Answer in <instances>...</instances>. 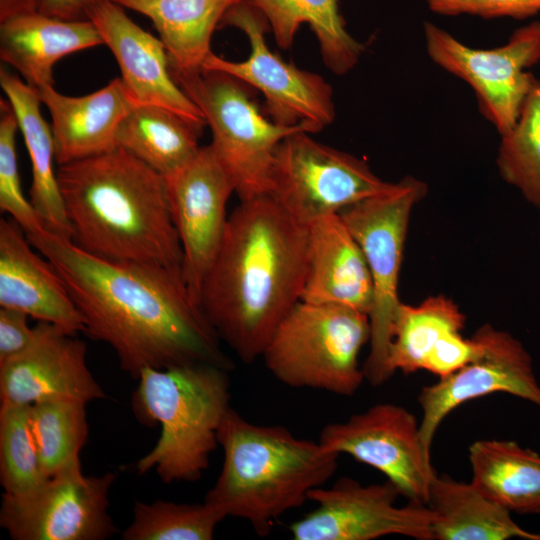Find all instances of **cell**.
<instances>
[{
    "label": "cell",
    "instance_id": "6da1fadb",
    "mask_svg": "<svg viewBox=\"0 0 540 540\" xmlns=\"http://www.w3.org/2000/svg\"><path fill=\"white\" fill-rule=\"evenodd\" d=\"M27 238L64 281L84 318V332L110 345L133 379L147 368H232L201 308L170 271L100 259L47 231Z\"/></svg>",
    "mask_w": 540,
    "mask_h": 540
},
{
    "label": "cell",
    "instance_id": "7a4b0ae2",
    "mask_svg": "<svg viewBox=\"0 0 540 540\" xmlns=\"http://www.w3.org/2000/svg\"><path fill=\"white\" fill-rule=\"evenodd\" d=\"M308 227L269 195L240 203L229 214L219 253L200 293V308L244 363L260 358L273 333L301 301Z\"/></svg>",
    "mask_w": 540,
    "mask_h": 540
},
{
    "label": "cell",
    "instance_id": "3957f363",
    "mask_svg": "<svg viewBox=\"0 0 540 540\" xmlns=\"http://www.w3.org/2000/svg\"><path fill=\"white\" fill-rule=\"evenodd\" d=\"M56 171L77 247L107 261L162 267L182 280V248L161 174L119 147Z\"/></svg>",
    "mask_w": 540,
    "mask_h": 540
},
{
    "label": "cell",
    "instance_id": "277c9868",
    "mask_svg": "<svg viewBox=\"0 0 540 540\" xmlns=\"http://www.w3.org/2000/svg\"><path fill=\"white\" fill-rule=\"evenodd\" d=\"M218 443L223 465L204 501L226 517L247 521L260 536L324 486L340 456L283 426L249 422L232 408L220 425Z\"/></svg>",
    "mask_w": 540,
    "mask_h": 540
},
{
    "label": "cell",
    "instance_id": "5b68a950",
    "mask_svg": "<svg viewBox=\"0 0 540 540\" xmlns=\"http://www.w3.org/2000/svg\"><path fill=\"white\" fill-rule=\"evenodd\" d=\"M228 371L210 363H193L141 372L132 394V411L143 425L159 424L161 434L137 462L139 474L155 469L167 484L201 478L231 408Z\"/></svg>",
    "mask_w": 540,
    "mask_h": 540
},
{
    "label": "cell",
    "instance_id": "8992f818",
    "mask_svg": "<svg viewBox=\"0 0 540 540\" xmlns=\"http://www.w3.org/2000/svg\"><path fill=\"white\" fill-rule=\"evenodd\" d=\"M370 337L368 314L301 300L279 324L261 357L286 386L351 396L365 379L358 357Z\"/></svg>",
    "mask_w": 540,
    "mask_h": 540
},
{
    "label": "cell",
    "instance_id": "52a82bcc",
    "mask_svg": "<svg viewBox=\"0 0 540 540\" xmlns=\"http://www.w3.org/2000/svg\"><path fill=\"white\" fill-rule=\"evenodd\" d=\"M172 76L203 114L212 133L210 146L230 176L239 201L268 194L279 143L293 133L310 130L269 120L247 85L222 71Z\"/></svg>",
    "mask_w": 540,
    "mask_h": 540
},
{
    "label": "cell",
    "instance_id": "ba28073f",
    "mask_svg": "<svg viewBox=\"0 0 540 540\" xmlns=\"http://www.w3.org/2000/svg\"><path fill=\"white\" fill-rule=\"evenodd\" d=\"M426 190L424 182L406 176L386 191L339 212L363 252L372 280L370 351L362 368L365 379L373 386L391 377L387 355L401 304L398 281L404 243L411 210Z\"/></svg>",
    "mask_w": 540,
    "mask_h": 540
},
{
    "label": "cell",
    "instance_id": "9c48e42d",
    "mask_svg": "<svg viewBox=\"0 0 540 540\" xmlns=\"http://www.w3.org/2000/svg\"><path fill=\"white\" fill-rule=\"evenodd\" d=\"M307 131L285 137L271 170L269 195L295 221L309 227L389 189L362 159L313 139Z\"/></svg>",
    "mask_w": 540,
    "mask_h": 540
},
{
    "label": "cell",
    "instance_id": "30bf717a",
    "mask_svg": "<svg viewBox=\"0 0 540 540\" xmlns=\"http://www.w3.org/2000/svg\"><path fill=\"white\" fill-rule=\"evenodd\" d=\"M231 26L248 38L250 54L243 61L226 60L213 52L202 70L227 73L258 89L265 98L270 119L284 126L305 125L318 133L336 117L331 85L319 74L298 68L270 50L269 24L250 0H237L224 14L219 27Z\"/></svg>",
    "mask_w": 540,
    "mask_h": 540
},
{
    "label": "cell",
    "instance_id": "8fae6325",
    "mask_svg": "<svg viewBox=\"0 0 540 540\" xmlns=\"http://www.w3.org/2000/svg\"><path fill=\"white\" fill-rule=\"evenodd\" d=\"M423 30L430 59L465 81L482 116L500 135L506 133L537 80L527 69L540 61V21L516 29L504 45L492 49L469 47L431 22Z\"/></svg>",
    "mask_w": 540,
    "mask_h": 540
},
{
    "label": "cell",
    "instance_id": "7c38bea8",
    "mask_svg": "<svg viewBox=\"0 0 540 540\" xmlns=\"http://www.w3.org/2000/svg\"><path fill=\"white\" fill-rule=\"evenodd\" d=\"M115 478L85 476L81 463L64 468L29 494H3L0 525L13 540L107 539L117 532L108 512Z\"/></svg>",
    "mask_w": 540,
    "mask_h": 540
},
{
    "label": "cell",
    "instance_id": "4fadbf2b",
    "mask_svg": "<svg viewBox=\"0 0 540 540\" xmlns=\"http://www.w3.org/2000/svg\"><path fill=\"white\" fill-rule=\"evenodd\" d=\"M401 495L390 482L363 485L339 478L330 487L310 491L311 512L289 527L295 540H372L402 535L432 540V512L427 505L410 502L397 506Z\"/></svg>",
    "mask_w": 540,
    "mask_h": 540
},
{
    "label": "cell",
    "instance_id": "5bb4252c",
    "mask_svg": "<svg viewBox=\"0 0 540 540\" xmlns=\"http://www.w3.org/2000/svg\"><path fill=\"white\" fill-rule=\"evenodd\" d=\"M329 451L348 454L382 474L410 502L426 505L435 471L406 408L379 403L342 422L324 426L318 440Z\"/></svg>",
    "mask_w": 540,
    "mask_h": 540
},
{
    "label": "cell",
    "instance_id": "9a60e30c",
    "mask_svg": "<svg viewBox=\"0 0 540 540\" xmlns=\"http://www.w3.org/2000/svg\"><path fill=\"white\" fill-rule=\"evenodd\" d=\"M164 178L182 248V280L200 307L203 283L226 233L227 203L235 193L234 185L210 144L201 146L190 162Z\"/></svg>",
    "mask_w": 540,
    "mask_h": 540
},
{
    "label": "cell",
    "instance_id": "2e32d148",
    "mask_svg": "<svg viewBox=\"0 0 540 540\" xmlns=\"http://www.w3.org/2000/svg\"><path fill=\"white\" fill-rule=\"evenodd\" d=\"M475 335L481 342L477 357L436 383L423 387L419 394L420 435L430 456L432 441L441 422L469 400L502 392L540 407V385L532 359L522 343L489 325L479 328Z\"/></svg>",
    "mask_w": 540,
    "mask_h": 540
},
{
    "label": "cell",
    "instance_id": "e0dca14e",
    "mask_svg": "<svg viewBox=\"0 0 540 540\" xmlns=\"http://www.w3.org/2000/svg\"><path fill=\"white\" fill-rule=\"evenodd\" d=\"M86 344L63 329L38 321L29 347L0 364V406L46 400L88 403L106 398L86 361Z\"/></svg>",
    "mask_w": 540,
    "mask_h": 540
},
{
    "label": "cell",
    "instance_id": "ac0fdd59",
    "mask_svg": "<svg viewBox=\"0 0 540 540\" xmlns=\"http://www.w3.org/2000/svg\"><path fill=\"white\" fill-rule=\"evenodd\" d=\"M104 44L114 55L126 91L136 105L170 110L203 130V114L174 80L167 51L160 38L137 25L112 0H99L88 12Z\"/></svg>",
    "mask_w": 540,
    "mask_h": 540
},
{
    "label": "cell",
    "instance_id": "d6986e66",
    "mask_svg": "<svg viewBox=\"0 0 540 540\" xmlns=\"http://www.w3.org/2000/svg\"><path fill=\"white\" fill-rule=\"evenodd\" d=\"M34 249L15 220L1 218L0 306L20 310L70 334L84 332V318L64 281Z\"/></svg>",
    "mask_w": 540,
    "mask_h": 540
},
{
    "label": "cell",
    "instance_id": "ffe728a7",
    "mask_svg": "<svg viewBox=\"0 0 540 540\" xmlns=\"http://www.w3.org/2000/svg\"><path fill=\"white\" fill-rule=\"evenodd\" d=\"M38 91L51 115L58 166L117 148L118 127L135 106L120 77L84 96H66L53 86Z\"/></svg>",
    "mask_w": 540,
    "mask_h": 540
},
{
    "label": "cell",
    "instance_id": "44dd1931",
    "mask_svg": "<svg viewBox=\"0 0 540 540\" xmlns=\"http://www.w3.org/2000/svg\"><path fill=\"white\" fill-rule=\"evenodd\" d=\"M301 300L370 313L371 275L360 246L339 213L308 227L307 269Z\"/></svg>",
    "mask_w": 540,
    "mask_h": 540
},
{
    "label": "cell",
    "instance_id": "7402d4cb",
    "mask_svg": "<svg viewBox=\"0 0 540 540\" xmlns=\"http://www.w3.org/2000/svg\"><path fill=\"white\" fill-rule=\"evenodd\" d=\"M104 44L88 19L67 21L39 11L0 22V58L39 90L53 86V67L64 56Z\"/></svg>",
    "mask_w": 540,
    "mask_h": 540
},
{
    "label": "cell",
    "instance_id": "603a6c76",
    "mask_svg": "<svg viewBox=\"0 0 540 540\" xmlns=\"http://www.w3.org/2000/svg\"><path fill=\"white\" fill-rule=\"evenodd\" d=\"M0 86L16 115L32 166L30 202L45 230L72 241V228L54 170L55 146L50 125L43 119L39 91L1 66Z\"/></svg>",
    "mask_w": 540,
    "mask_h": 540
},
{
    "label": "cell",
    "instance_id": "cb8c5ba5",
    "mask_svg": "<svg viewBox=\"0 0 540 540\" xmlns=\"http://www.w3.org/2000/svg\"><path fill=\"white\" fill-rule=\"evenodd\" d=\"M148 17L164 44L174 75L202 71L211 39L237 0H112Z\"/></svg>",
    "mask_w": 540,
    "mask_h": 540
},
{
    "label": "cell",
    "instance_id": "d4e9b609",
    "mask_svg": "<svg viewBox=\"0 0 540 540\" xmlns=\"http://www.w3.org/2000/svg\"><path fill=\"white\" fill-rule=\"evenodd\" d=\"M432 512V540H540L516 524L510 511L491 501L472 483L433 475L426 504Z\"/></svg>",
    "mask_w": 540,
    "mask_h": 540
},
{
    "label": "cell",
    "instance_id": "484cf974",
    "mask_svg": "<svg viewBox=\"0 0 540 540\" xmlns=\"http://www.w3.org/2000/svg\"><path fill=\"white\" fill-rule=\"evenodd\" d=\"M472 485L510 512L540 513V455L511 440H478L469 448Z\"/></svg>",
    "mask_w": 540,
    "mask_h": 540
},
{
    "label": "cell",
    "instance_id": "4316f807",
    "mask_svg": "<svg viewBox=\"0 0 540 540\" xmlns=\"http://www.w3.org/2000/svg\"><path fill=\"white\" fill-rule=\"evenodd\" d=\"M265 16L279 47L292 46L302 24H308L322 60L336 75H344L359 62L365 47L347 31L338 0H250Z\"/></svg>",
    "mask_w": 540,
    "mask_h": 540
},
{
    "label": "cell",
    "instance_id": "83f0119b",
    "mask_svg": "<svg viewBox=\"0 0 540 540\" xmlns=\"http://www.w3.org/2000/svg\"><path fill=\"white\" fill-rule=\"evenodd\" d=\"M201 133L170 110L136 105L118 127L116 145L165 177L196 156Z\"/></svg>",
    "mask_w": 540,
    "mask_h": 540
},
{
    "label": "cell",
    "instance_id": "f1b7e54d",
    "mask_svg": "<svg viewBox=\"0 0 540 540\" xmlns=\"http://www.w3.org/2000/svg\"><path fill=\"white\" fill-rule=\"evenodd\" d=\"M465 317L445 296L429 297L417 306L401 302L392 330L387 368L392 376L423 369L426 357L447 333L461 331Z\"/></svg>",
    "mask_w": 540,
    "mask_h": 540
},
{
    "label": "cell",
    "instance_id": "f546056e",
    "mask_svg": "<svg viewBox=\"0 0 540 540\" xmlns=\"http://www.w3.org/2000/svg\"><path fill=\"white\" fill-rule=\"evenodd\" d=\"M30 422L41 468L49 478L79 464L88 437L86 403L46 400L30 405Z\"/></svg>",
    "mask_w": 540,
    "mask_h": 540
},
{
    "label": "cell",
    "instance_id": "4dcf8cb0",
    "mask_svg": "<svg viewBox=\"0 0 540 540\" xmlns=\"http://www.w3.org/2000/svg\"><path fill=\"white\" fill-rule=\"evenodd\" d=\"M497 166L507 183L540 206V80L528 93L515 124L501 135Z\"/></svg>",
    "mask_w": 540,
    "mask_h": 540
},
{
    "label": "cell",
    "instance_id": "1f68e13d",
    "mask_svg": "<svg viewBox=\"0 0 540 540\" xmlns=\"http://www.w3.org/2000/svg\"><path fill=\"white\" fill-rule=\"evenodd\" d=\"M226 516L206 503L187 504L156 500L136 501L124 540H211Z\"/></svg>",
    "mask_w": 540,
    "mask_h": 540
},
{
    "label": "cell",
    "instance_id": "d6a6232c",
    "mask_svg": "<svg viewBox=\"0 0 540 540\" xmlns=\"http://www.w3.org/2000/svg\"><path fill=\"white\" fill-rule=\"evenodd\" d=\"M47 479L31 429L30 406H0V482L3 494H29Z\"/></svg>",
    "mask_w": 540,
    "mask_h": 540
},
{
    "label": "cell",
    "instance_id": "836d02e7",
    "mask_svg": "<svg viewBox=\"0 0 540 540\" xmlns=\"http://www.w3.org/2000/svg\"><path fill=\"white\" fill-rule=\"evenodd\" d=\"M16 115L8 100L0 101V209L24 230L27 236L45 230L30 201L23 194L16 155Z\"/></svg>",
    "mask_w": 540,
    "mask_h": 540
},
{
    "label": "cell",
    "instance_id": "e575fe53",
    "mask_svg": "<svg viewBox=\"0 0 540 540\" xmlns=\"http://www.w3.org/2000/svg\"><path fill=\"white\" fill-rule=\"evenodd\" d=\"M433 13L472 15L483 19L508 17L522 20L540 12V0H426Z\"/></svg>",
    "mask_w": 540,
    "mask_h": 540
},
{
    "label": "cell",
    "instance_id": "d590c367",
    "mask_svg": "<svg viewBox=\"0 0 540 540\" xmlns=\"http://www.w3.org/2000/svg\"><path fill=\"white\" fill-rule=\"evenodd\" d=\"M480 351L481 342L475 334L466 339L460 331H452L432 348L423 369L443 378L471 362Z\"/></svg>",
    "mask_w": 540,
    "mask_h": 540
},
{
    "label": "cell",
    "instance_id": "8d00e7d4",
    "mask_svg": "<svg viewBox=\"0 0 540 540\" xmlns=\"http://www.w3.org/2000/svg\"><path fill=\"white\" fill-rule=\"evenodd\" d=\"M28 315L12 308H0V364L25 351L35 336Z\"/></svg>",
    "mask_w": 540,
    "mask_h": 540
},
{
    "label": "cell",
    "instance_id": "74e56055",
    "mask_svg": "<svg viewBox=\"0 0 540 540\" xmlns=\"http://www.w3.org/2000/svg\"><path fill=\"white\" fill-rule=\"evenodd\" d=\"M99 0H41L39 12L53 18L86 20L89 8Z\"/></svg>",
    "mask_w": 540,
    "mask_h": 540
},
{
    "label": "cell",
    "instance_id": "f35d334b",
    "mask_svg": "<svg viewBox=\"0 0 540 540\" xmlns=\"http://www.w3.org/2000/svg\"><path fill=\"white\" fill-rule=\"evenodd\" d=\"M41 0H0V22L25 13L39 11Z\"/></svg>",
    "mask_w": 540,
    "mask_h": 540
}]
</instances>
